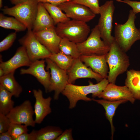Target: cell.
<instances>
[{
  "label": "cell",
  "mask_w": 140,
  "mask_h": 140,
  "mask_svg": "<svg viewBox=\"0 0 140 140\" xmlns=\"http://www.w3.org/2000/svg\"><path fill=\"white\" fill-rule=\"evenodd\" d=\"M72 130L69 129L65 130L58 137L56 140H72Z\"/></svg>",
  "instance_id": "cell-35"
},
{
  "label": "cell",
  "mask_w": 140,
  "mask_h": 140,
  "mask_svg": "<svg viewBox=\"0 0 140 140\" xmlns=\"http://www.w3.org/2000/svg\"><path fill=\"white\" fill-rule=\"evenodd\" d=\"M89 8L95 14H99L100 6L99 0H72Z\"/></svg>",
  "instance_id": "cell-30"
},
{
  "label": "cell",
  "mask_w": 140,
  "mask_h": 140,
  "mask_svg": "<svg viewBox=\"0 0 140 140\" xmlns=\"http://www.w3.org/2000/svg\"><path fill=\"white\" fill-rule=\"evenodd\" d=\"M67 72L69 83L73 84L76 80L80 78L93 79L97 82L104 79L100 74L87 66L79 58L74 59L72 65L67 71Z\"/></svg>",
  "instance_id": "cell-12"
},
{
  "label": "cell",
  "mask_w": 140,
  "mask_h": 140,
  "mask_svg": "<svg viewBox=\"0 0 140 140\" xmlns=\"http://www.w3.org/2000/svg\"><path fill=\"white\" fill-rule=\"evenodd\" d=\"M115 9L112 0L107 1L100 6V17L97 25L101 39L109 46L115 40L114 37L111 35Z\"/></svg>",
  "instance_id": "cell-7"
},
{
  "label": "cell",
  "mask_w": 140,
  "mask_h": 140,
  "mask_svg": "<svg viewBox=\"0 0 140 140\" xmlns=\"http://www.w3.org/2000/svg\"><path fill=\"white\" fill-rule=\"evenodd\" d=\"M2 0H0V8H1L2 6Z\"/></svg>",
  "instance_id": "cell-40"
},
{
  "label": "cell",
  "mask_w": 140,
  "mask_h": 140,
  "mask_svg": "<svg viewBox=\"0 0 140 140\" xmlns=\"http://www.w3.org/2000/svg\"><path fill=\"white\" fill-rule=\"evenodd\" d=\"M12 94L0 85V113L6 115L13 108Z\"/></svg>",
  "instance_id": "cell-23"
},
{
  "label": "cell",
  "mask_w": 140,
  "mask_h": 140,
  "mask_svg": "<svg viewBox=\"0 0 140 140\" xmlns=\"http://www.w3.org/2000/svg\"><path fill=\"white\" fill-rule=\"evenodd\" d=\"M139 31H140V28H139Z\"/></svg>",
  "instance_id": "cell-42"
},
{
  "label": "cell",
  "mask_w": 140,
  "mask_h": 140,
  "mask_svg": "<svg viewBox=\"0 0 140 140\" xmlns=\"http://www.w3.org/2000/svg\"><path fill=\"white\" fill-rule=\"evenodd\" d=\"M59 47L60 51L75 59L79 58L81 55L76 43L66 38L61 39Z\"/></svg>",
  "instance_id": "cell-28"
},
{
  "label": "cell",
  "mask_w": 140,
  "mask_h": 140,
  "mask_svg": "<svg viewBox=\"0 0 140 140\" xmlns=\"http://www.w3.org/2000/svg\"><path fill=\"white\" fill-rule=\"evenodd\" d=\"M16 32H12L9 34L0 43V52L6 50L12 45L16 39Z\"/></svg>",
  "instance_id": "cell-31"
},
{
  "label": "cell",
  "mask_w": 140,
  "mask_h": 140,
  "mask_svg": "<svg viewBox=\"0 0 140 140\" xmlns=\"http://www.w3.org/2000/svg\"><path fill=\"white\" fill-rule=\"evenodd\" d=\"M45 60L47 64L46 69L50 71L51 76L48 92L54 91V99L57 100L60 94L68 83L67 71L59 67L50 58H47Z\"/></svg>",
  "instance_id": "cell-9"
},
{
  "label": "cell",
  "mask_w": 140,
  "mask_h": 140,
  "mask_svg": "<svg viewBox=\"0 0 140 140\" xmlns=\"http://www.w3.org/2000/svg\"><path fill=\"white\" fill-rule=\"evenodd\" d=\"M125 84L136 100H140V71L133 69L127 71Z\"/></svg>",
  "instance_id": "cell-21"
},
{
  "label": "cell",
  "mask_w": 140,
  "mask_h": 140,
  "mask_svg": "<svg viewBox=\"0 0 140 140\" xmlns=\"http://www.w3.org/2000/svg\"><path fill=\"white\" fill-rule=\"evenodd\" d=\"M89 82V85L87 86L77 85L69 83L66 85L61 93L68 99L69 109L75 108L79 100L86 102L92 100V99L87 96L89 94H92L93 98L98 97L109 83L106 78L96 84L90 81Z\"/></svg>",
  "instance_id": "cell-1"
},
{
  "label": "cell",
  "mask_w": 140,
  "mask_h": 140,
  "mask_svg": "<svg viewBox=\"0 0 140 140\" xmlns=\"http://www.w3.org/2000/svg\"><path fill=\"white\" fill-rule=\"evenodd\" d=\"M11 123L6 115L0 113V134L8 131Z\"/></svg>",
  "instance_id": "cell-32"
},
{
  "label": "cell",
  "mask_w": 140,
  "mask_h": 140,
  "mask_svg": "<svg viewBox=\"0 0 140 140\" xmlns=\"http://www.w3.org/2000/svg\"><path fill=\"white\" fill-rule=\"evenodd\" d=\"M49 58L59 67L67 71L71 67L75 59L60 51L57 53L52 54Z\"/></svg>",
  "instance_id": "cell-25"
},
{
  "label": "cell",
  "mask_w": 140,
  "mask_h": 140,
  "mask_svg": "<svg viewBox=\"0 0 140 140\" xmlns=\"http://www.w3.org/2000/svg\"><path fill=\"white\" fill-rule=\"evenodd\" d=\"M136 14L130 10L128 18L123 24L116 25L114 30L115 40L121 49L126 52L134 44L140 40V31L136 27Z\"/></svg>",
  "instance_id": "cell-3"
},
{
  "label": "cell",
  "mask_w": 140,
  "mask_h": 140,
  "mask_svg": "<svg viewBox=\"0 0 140 140\" xmlns=\"http://www.w3.org/2000/svg\"><path fill=\"white\" fill-rule=\"evenodd\" d=\"M92 100L102 105L105 110V115L109 121L111 125V139L113 140L115 130L113 124V118L116 110L121 104L128 101L125 100H121L116 101H111L103 99L97 100L92 99Z\"/></svg>",
  "instance_id": "cell-20"
},
{
  "label": "cell",
  "mask_w": 140,
  "mask_h": 140,
  "mask_svg": "<svg viewBox=\"0 0 140 140\" xmlns=\"http://www.w3.org/2000/svg\"><path fill=\"white\" fill-rule=\"evenodd\" d=\"M38 3H48L57 5L59 4L65 2H68L72 0H37Z\"/></svg>",
  "instance_id": "cell-36"
},
{
  "label": "cell",
  "mask_w": 140,
  "mask_h": 140,
  "mask_svg": "<svg viewBox=\"0 0 140 140\" xmlns=\"http://www.w3.org/2000/svg\"><path fill=\"white\" fill-rule=\"evenodd\" d=\"M38 3L37 0H28L12 7H5L2 11L4 13L17 19L26 26L28 30H32Z\"/></svg>",
  "instance_id": "cell-5"
},
{
  "label": "cell",
  "mask_w": 140,
  "mask_h": 140,
  "mask_svg": "<svg viewBox=\"0 0 140 140\" xmlns=\"http://www.w3.org/2000/svg\"><path fill=\"white\" fill-rule=\"evenodd\" d=\"M33 92L35 99L34 110L35 117L34 120L36 123L40 124L51 112L50 104L52 98L50 96L44 98L43 92L39 89H34Z\"/></svg>",
  "instance_id": "cell-17"
},
{
  "label": "cell",
  "mask_w": 140,
  "mask_h": 140,
  "mask_svg": "<svg viewBox=\"0 0 140 140\" xmlns=\"http://www.w3.org/2000/svg\"><path fill=\"white\" fill-rule=\"evenodd\" d=\"M56 25L55 30L59 36L76 43L85 40L90 31L86 23L73 19Z\"/></svg>",
  "instance_id": "cell-4"
},
{
  "label": "cell",
  "mask_w": 140,
  "mask_h": 140,
  "mask_svg": "<svg viewBox=\"0 0 140 140\" xmlns=\"http://www.w3.org/2000/svg\"><path fill=\"white\" fill-rule=\"evenodd\" d=\"M45 60H38L32 62L27 69L22 68L21 74H29L35 77L44 86L46 93L48 92L51 76L50 72L45 69Z\"/></svg>",
  "instance_id": "cell-14"
},
{
  "label": "cell",
  "mask_w": 140,
  "mask_h": 140,
  "mask_svg": "<svg viewBox=\"0 0 140 140\" xmlns=\"http://www.w3.org/2000/svg\"><path fill=\"white\" fill-rule=\"evenodd\" d=\"M34 110L30 101L26 100L17 106L6 115L11 123L34 127L36 124L33 116Z\"/></svg>",
  "instance_id": "cell-10"
},
{
  "label": "cell",
  "mask_w": 140,
  "mask_h": 140,
  "mask_svg": "<svg viewBox=\"0 0 140 140\" xmlns=\"http://www.w3.org/2000/svg\"><path fill=\"white\" fill-rule=\"evenodd\" d=\"M45 8L53 20L55 25L70 20L65 13L58 6L48 3H43Z\"/></svg>",
  "instance_id": "cell-27"
},
{
  "label": "cell",
  "mask_w": 140,
  "mask_h": 140,
  "mask_svg": "<svg viewBox=\"0 0 140 140\" xmlns=\"http://www.w3.org/2000/svg\"><path fill=\"white\" fill-rule=\"evenodd\" d=\"M81 55H103L109 51L110 46L101 39L98 27L96 25L84 41L76 43Z\"/></svg>",
  "instance_id": "cell-6"
},
{
  "label": "cell",
  "mask_w": 140,
  "mask_h": 140,
  "mask_svg": "<svg viewBox=\"0 0 140 140\" xmlns=\"http://www.w3.org/2000/svg\"><path fill=\"white\" fill-rule=\"evenodd\" d=\"M0 140H13L8 131L0 134Z\"/></svg>",
  "instance_id": "cell-37"
},
{
  "label": "cell",
  "mask_w": 140,
  "mask_h": 140,
  "mask_svg": "<svg viewBox=\"0 0 140 140\" xmlns=\"http://www.w3.org/2000/svg\"><path fill=\"white\" fill-rule=\"evenodd\" d=\"M28 0H10L11 3L15 5L25 2Z\"/></svg>",
  "instance_id": "cell-38"
},
{
  "label": "cell",
  "mask_w": 140,
  "mask_h": 140,
  "mask_svg": "<svg viewBox=\"0 0 140 140\" xmlns=\"http://www.w3.org/2000/svg\"><path fill=\"white\" fill-rule=\"evenodd\" d=\"M116 0V1H118V2H119V1H120V0Z\"/></svg>",
  "instance_id": "cell-41"
},
{
  "label": "cell",
  "mask_w": 140,
  "mask_h": 140,
  "mask_svg": "<svg viewBox=\"0 0 140 140\" xmlns=\"http://www.w3.org/2000/svg\"><path fill=\"white\" fill-rule=\"evenodd\" d=\"M62 132L59 127L47 126L36 130V140H56Z\"/></svg>",
  "instance_id": "cell-24"
},
{
  "label": "cell",
  "mask_w": 140,
  "mask_h": 140,
  "mask_svg": "<svg viewBox=\"0 0 140 140\" xmlns=\"http://www.w3.org/2000/svg\"><path fill=\"white\" fill-rule=\"evenodd\" d=\"M32 62L30 60L25 47H19L14 55L8 60L0 61V67L4 71L5 75L13 72L19 67L29 66Z\"/></svg>",
  "instance_id": "cell-16"
},
{
  "label": "cell",
  "mask_w": 140,
  "mask_h": 140,
  "mask_svg": "<svg viewBox=\"0 0 140 140\" xmlns=\"http://www.w3.org/2000/svg\"><path fill=\"white\" fill-rule=\"evenodd\" d=\"M57 6L68 17L73 20L86 23L95 16L96 14L89 8L72 1L62 3Z\"/></svg>",
  "instance_id": "cell-11"
},
{
  "label": "cell",
  "mask_w": 140,
  "mask_h": 140,
  "mask_svg": "<svg viewBox=\"0 0 140 140\" xmlns=\"http://www.w3.org/2000/svg\"><path fill=\"white\" fill-rule=\"evenodd\" d=\"M15 72H13L0 77V85L11 93L16 97H18L23 91L22 87L16 80Z\"/></svg>",
  "instance_id": "cell-22"
},
{
  "label": "cell",
  "mask_w": 140,
  "mask_h": 140,
  "mask_svg": "<svg viewBox=\"0 0 140 140\" xmlns=\"http://www.w3.org/2000/svg\"><path fill=\"white\" fill-rule=\"evenodd\" d=\"M106 54L81 55L79 58L87 66L100 74L104 79H107L109 69L106 60Z\"/></svg>",
  "instance_id": "cell-18"
},
{
  "label": "cell",
  "mask_w": 140,
  "mask_h": 140,
  "mask_svg": "<svg viewBox=\"0 0 140 140\" xmlns=\"http://www.w3.org/2000/svg\"><path fill=\"white\" fill-rule=\"evenodd\" d=\"M54 21L43 3H38L32 31L33 32L55 26Z\"/></svg>",
  "instance_id": "cell-19"
},
{
  "label": "cell",
  "mask_w": 140,
  "mask_h": 140,
  "mask_svg": "<svg viewBox=\"0 0 140 140\" xmlns=\"http://www.w3.org/2000/svg\"><path fill=\"white\" fill-rule=\"evenodd\" d=\"M36 130H33L30 133H25L21 135L16 140H36Z\"/></svg>",
  "instance_id": "cell-34"
},
{
  "label": "cell",
  "mask_w": 140,
  "mask_h": 140,
  "mask_svg": "<svg viewBox=\"0 0 140 140\" xmlns=\"http://www.w3.org/2000/svg\"><path fill=\"white\" fill-rule=\"evenodd\" d=\"M33 33L40 43L52 54L57 53L60 51L59 46L61 38L57 33L55 26Z\"/></svg>",
  "instance_id": "cell-15"
},
{
  "label": "cell",
  "mask_w": 140,
  "mask_h": 140,
  "mask_svg": "<svg viewBox=\"0 0 140 140\" xmlns=\"http://www.w3.org/2000/svg\"><path fill=\"white\" fill-rule=\"evenodd\" d=\"M99 98L111 101L125 100L134 103L136 99L126 86H119L109 83L98 96Z\"/></svg>",
  "instance_id": "cell-13"
},
{
  "label": "cell",
  "mask_w": 140,
  "mask_h": 140,
  "mask_svg": "<svg viewBox=\"0 0 140 140\" xmlns=\"http://www.w3.org/2000/svg\"><path fill=\"white\" fill-rule=\"evenodd\" d=\"M18 41L25 48L32 62L49 58L52 54L38 40L32 30H28L26 34Z\"/></svg>",
  "instance_id": "cell-8"
},
{
  "label": "cell",
  "mask_w": 140,
  "mask_h": 140,
  "mask_svg": "<svg viewBox=\"0 0 140 140\" xmlns=\"http://www.w3.org/2000/svg\"><path fill=\"white\" fill-rule=\"evenodd\" d=\"M120 2L125 3L131 7L133 12L136 14L140 12V1L130 0H120Z\"/></svg>",
  "instance_id": "cell-33"
},
{
  "label": "cell",
  "mask_w": 140,
  "mask_h": 140,
  "mask_svg": "<svg viewBox=\"0 0 140 140\" xmlns=\"http://www.w3.org/2000/svg\"><path fill=\"white\" fill-rule=\"evenodd\" d=\"M5 75V73L3 70L0 67V77H1Z\"/></svg>",
  "instance_id": "cell-39"
},
{
  "label": "cell",
  "mask_w": 140,
  "mask_h": 140,
  "mask_svg": "<svg viewBox=\"0 0 140 140\" xmlns=\"http://www.w3.org/2000/svg\"><path fill=\"white\" fill-rule=\"evenodd\" d=\"M115 40L110 46L106 54L109 69L107 79L109 82L115 84L117 77L127 71L130 65L129 57Z\"/></svg>",
  "instance_id": "cell-2"
},
{
  "label": "cell",
  "mask_w": 140,
  "mask_h": 140,
  "mask_svg": "<svg viewBox=\"0 0 140 140\" xmlns=\"http://www.w3.org/2000/svg\"><path fill=\"white\" fill-rule=\"evenodd\" d=\"M27 126L24 124L11 123L8 130L13 139H16L21 135L28 132Z\"/></svg>",
  "instance_id": "cell-29"
},
{
  "label": "cell",
  "mask_w": 140,
  "mask_h": 140,
  "mask_svg": "<svg viewBox=\"0 0 140 140\" xmlns=\"http://www.w3.org/2000/svg\"><path fill=\"white\" fill-rule=\"evenodd\" d=\"M0 26L3 28L15 30L16 32L24 31L26 26L14 17H8L0 14Z\"/></svg>",
  "instance_id": "cell-26"
}]
</instances>
